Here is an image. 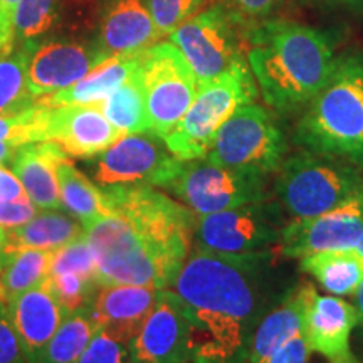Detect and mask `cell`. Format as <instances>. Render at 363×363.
I'll use <instances>...</instances> for the list:
<instances>
[{"instance_id":"6da1fadb","label":"cell","mask_w":363,"mask_h":363,"mask_svg":"<svg viewBox=\"0 0 363 363\" xmlns=\"http://www.w3.org/2000/svg\"><path fill=\"white\" fill-rule=\"evenodd\" d=\"M271 261V252L190 251L172 291L187 315L194 363H249L257 325L279 301Z\"/></svg>"},{"instance_id":"7a4b0ae2","label":"cell","mask_w":363,"mask_h":363,"mask_svg":"<svg viewBox=\"0 0 363 363\" xmlns=\"http://www.w3.org/2000/svg\"><path fill=\"white\" fill-rule=\"evenodd\" d=\"M104 192L110 214L84 224L98 283L170 288L192 251L199 216L152 185Z\"/></svg>"},{"instance_id":"3957f363","label":"cell","mask_w":363,"mask_h":363,"mask_svg":"<svg viewBox=\"0 0 363 363\" xmlns=\"http://www.w3.org/2000/svg\"><path fill=\"white\" fill-rule=\"evenodd\" d=\"M247 43V65L262 98L283 115L306 106L337 61L323 34L291 21H262L249 30Z\"/></svg>"},{"instance_id":"277c9868","label":"cell","mask_w":363,"mask_h":363,"mask_svg":"<svg viewBox=\"0 0 363 363\" xmlns=\"http://www.w3.org/2000/svg\"><path fill=\"white\" fill-rule=\"evenodd\" d=\"M294 143L363 170V52L337 57L299 118Z\"/></svg>"},{"instance_id":"5b68a950","label":"cell","mask_w":363,"mask_h":363,"mask_svg":"<svg viewBox=\"0 0 363 363\" xmlns=\"http://www.w3.org/2000/svg\"><path fill=\"white\" fill-rule=\"evenodd\" d=\"M363 182V170L337 158L299 152L284 158L272 192L293 220L311 219L347 201Z\"/></svg>"},{"instance_id":"8992f818","label":"cell","mask_w":363,"mask_h":363,"mask_svg":"<svg viewBox=\"0 0 363 363\" xmlns=\"http://www.w3.org/2000/svg\"><path fill=\"white\" fill-rule=\"evenodd\" d=\"M257 93L247 59L201 84L187 113L163 138L169 152L182 162L207 157L220 126Z\"/></svg>"},{"instance_id":"52a82bcc","label":"cell","mask_w":363,"mask_h":363,"mask_svg":"<svg viewBox=\"0 0 363 363\" xmlns=\"http://www.w3.org/2000/svg\"><path fill=\"white\" fill-rule=\"evenodd\" d=\"M286 152L284 133L269 111L259 104L247 103L220 126L203 158L227 169L269 177L281 169Z\"/></svg>"},{"instance_id":"ba28073f","label":"cell","mask_w":363,"mask_h":363,"mask_svg":"<svg viewBox=\"0 0 363 363\" xmlns=\"http://www.w3.org/2000/svg\"><path fill=\"white\" fill-rule=\"evenodd\" d=\"M284 217L279 203L267 199L199 216L192 249L227 256L269 252L272 246L281 242V235L288 224Z\"/></svg>"},{"instance_id":"9c48e42d","label":"cell","mask_w":363,"mask_h":363,"mask_svg":"<svg viewBox=\"0 0 363 363\" xmlns=\"http://www.w3.org/2000/svg\"><path fill=\"white\" fill-rule=\"evenodd\" d=\"M266 179L256 172L227 169L197 158L182 162L179 174L165 190L197 216H207L269 199Z\"/></svg>"},{"instance_id":"30bf717a","label":"cell","mask_w":363,"mask_h":363,"mask_svg":"<svg viewBox=\"0 0 363 363\" xmlns=\"http://www.w3.org/2000/svg\"><path fill=\"white\" fill-rule=\"evenodd\" d=\"M150 131L165 138L192 104L199 83L189 62L172 43H157L140 62Z\"/></svg>"},{"instance_id":"8fae6325","label":"cell","mask_w":363,"mask_h":363,"mask_svg":"<svg viewBox=\"0 0 363 363\" xmlns=\"http://www.w3.org/2000/svg\"><path fill=\"white\" fill-rule=\"evenodd\" d=\"M242 26L222 4H217L195 13L170 34V43L189 62L199 86L244 61Z\"/></svg>"},{"instance_id":"7c38bea8","label":"cell","mask_w":363,"mask_h":363,"mask_svg":"<svg viewBox=\"0 0 363 363\" xmlns=\"http://www.w3.org/2000/svg\"><path fill=\"white\" fill-rule=\"evenodd\" d=\"M182 167L160 136L152 131L118 138L110 148L86 163V170L103 187L145 184L167 189Z\"/></svg>"},{"instance_id":"4fadbf2b","label":"cell","mask_w":363,"mask_h":363,"mask_svg":"<svg viewBox=\"0 0 363 363\" xmlns=\"http://www.w3.org/2000/svg\"><path fill=\"white\" fill-rule=\"evenodd\" d=\"M363 235V182L347 201L311 219L288 222L281 254L299 257L326 249H353Z\"/></svg>"},{"instance_id":"5bb4252c","label":"cell","mask_w":363,"mask_h":363,"mask_svg":"<svg viewBox=\"0 0 363 363\" xmlns=\"http://www.w3.org/2000/svg\"><path fill=\"white\" fill-rule=\"evenodd\" d=\"M126 347L128 363H189L192 360L187 315L170 288L160 289L152 313Z\"/></svg>"},{"instance_id":"9a60e30c","label":"cell","mask_w":363,"mask_h":363,"mask_svg":"<svg viewBox=\"0 0 363 363\" xmlns=\"http://www.w3.org/2000/svg\"><path fill=\"white\" fill-rule=\"evenodd\" d=\"M29 44L27 84L35 99L76 84L110 57L99 44L89 45L74 40H29Z\"/></svg>"},{"instance_id":"2e32d148","label":"cell","mask_w":363,"mask_h":363,"mask_svg":"<svg viewBox=\"0 0 363 363\" xmlns=\"http://www.w3.org/2000/svg\"><path fill=\"white\" fill-rule=\"evenodd\" d=\"M158 293L160 289L150 286L99 283L91 296L88 311L98 330L128 345L152 313Z\"/></svg>"},{"instance_id":"e0dca14e","label":"cell","mask_w":363,"mask_h":363,"mask_svg":"<svg viewBox=\"0 0 363 363\" xmlns=\"http://www.w3.org/2000/svg\"><path fill=\"white\" fill-rule=\"evenodd\" d=\"M357 308L333 294H318L313 289L305 315V337L311 352L323 355L330 363L353 357L352 333L357 328Z\"/></svg>"},{"instance_id":"ac0fdd59","label":"cell","mask_w":363,"mask_h":363,"mask_svg":"<svg viewBox=\"0 0 363 363\" xmlns=\"http://www.w3.org/2000/svg\"><path fill=\"white\" fill-rule=\"evenodd\" d=\"M121 136L103 115L99 103L52 106L49 142H56L69 157L93 158Z\"/></svg>"},{"instance_id":"d6986e66","label":"cell","mask_w":363,"mask_h":363,"mask_svg":"<svg viewBox=\"0 0 363 363\" xmlns=\"http://www.w3.org/2000/svg\"><path fill=\"white\" fill-rule=\"evenodd\" d=\"M162 38L147 0L108 2L99 29V48L110 57L142 54Z\"/></svg>"},{"instance_id":"ffe728a7","label":"cell","mask_w":363,"mask_h":363,"mask_svg":"<svg viewBox=\"0 0 363 363\" xmlns=\"http://www.w3.org/2000/svg\"><path fill=\"white\" fill-rule=\"evenodd\" d=\"M7 306L13 330L21 340L27 358L30 363H38L44 348L69 313L59 303L45 281Z\"/></svg>"},{"instance_id":"44dd1931","label":"cell","mask_w":363,"mask_h":363,"mask_svg":"<svg viewBox=\"0 0 363 363\" xmlns=\"http://www.w3.org/2000/svg\"><path fill=\"white\" fill-rule=\"evenodd\" d=\"M69 155L56 142L22 145L11 162V170L27 197L40 211H61L57 167Z\"/></svg>"},{"instance_id":"7402d4cb","label":"cell","mask_w":363,"mask_h":363,"mask_svg":"<svg viewBox=\"0 0 363 363\" xmlns=\"http://www.w3.org/2000/svg\"><path fill=\"white\" fill-rule=\"evenodd\" d=\"M142 54L108 57L76 84L38 99L48 106L101 103L135 74L142 62Z\"/></svg>"},{"instance_id":"603a6c76","label":"cell","mask_w":363,"mask_h":363,"mask_svg":"<svg viewBox=\"0 0 363 363\" xmlns=\"http://www.w3.org/2000/svg\"><path fill=\"white\" fill-rule=\"evenodd\" d=\"M7 254L21 249L57 251L86 235L83 222L67 212L39 211L33 219L6 230Z\"/></svg>"},{"instance_id":"cb8c5ba5","label":"cell","mask_w":363,"mask_h":363,"mask_svg":"<svg viewBox=\"0 0 363 363\" xmlns=\"http://www.w3.org/2000/svg\"><path fill=\"white\" fill-rule=\"evenodd\" d=\"M299 269L308 272L333 296H355L363 283V256L355 249H326L299 257Z\"/></svg>"},{"instance_id":"d4e9b609","label":"cell","mask_w":363,"mask_h":363,"mask_svg":"<svg viewBox=\"0 0 363 363\" xmlns=\"http://www.w3.org/2000/svg\"><path fill=\"white\" fill-rule=\"evenodd\" d=\"M61 211L67 212L84 224L110 214L104 187L91 182L83 172L74 167L71 158L57 167Z\"/></svg>"},{"instance_id":"484cf974","label":"cell","mask_w":363,"mask_h":363,"mask_svg":"<svg viewBox=\"0 0 363 363\" xmlns=\"http://www.w3.org/2000/svg\"><path fill=\"white\" fill-rule=\"evenodd\" d=\"M52 254L40 249H21L7 254L6 266L0 272V289L7 305L48 279Z\"/></svg>"},{"instance_id":"4316f807","label":"cell","mask_w":363,"mask_h":363,"mask_svg":"<svg viewBox=\"0 0 363 363\" xmlns=\"http://www.w3.org/2000/svg\"><path fill=\"white\" fill-rule=\"evenodd\" d=\"M99 108H101L103 115L108 118V121L121 135L150 131L145 93L142 79H140V67L126 83L121 84L115 93L99 103Z\"/></svg>"},{"instance_id":"83f0119b","label":"cell","mask_w":363,"mask_h":363,"mask_svg":"<svg viewBox=\"0 0 363 363\" xmlns=\"http://www.w3.org/2000/svg\"><path fill=\"white\" fill-rule=\"evenodd\" d=\"M96 333L98 326L88 308L71 313L44 348L38 363H78Z\"/></svg>"},{"instance_id":"f1b7e54d","label":"cell","mask_w":363,"mask_h":363,"mask_svg":"<svg viewBox=\"0 0 363 363\" xmlns=\"http://www.w3.org/2000/svg\"><path fill=\"white\" fill-rule=\"evenodd\" d=\"M30 44L0 56V115L24 111L38 101L27 84V59Z\"/></svg>"},{"instance_id":"f546056e","label":"cell","mask_w":363,"mask_h":363,"mask_svg":"<svg viewBox=\"0 0 363 363\" xmlns=\"http://www.w3.org/2000/svg\"><path fill=\"white\" fill-rule=\"evenodd\" d=\"M52 106L35 101L24 111L0 115V143L22 147L51 140Z\"/></svg>"},{"instance_id":"4dcf8cb0","label":"cell","mask_w":363,"mask_h":363,"mask_svg":"<svg viewBox=\"0 0 363 363\" xmlns=\"http://www.w3.org/2000/svg\"><path fill=\"white\" fill-rule=\"evenodd\" d=\"M59 0H21L13 16L16 40L29 43L48 34L57 22Z\"/></svg>"},{"instance_id":"1f68e13d","label":"cell","mask_w":363,"mask_h":363,"mask_svg":"<svg viewBox=\"0 0 363 363\" xmlns=\"http://www.w3.org/2000/svg\"><path fill=\"white\" fill-rule=\"evenodd\" d=\"M45 283L52 289L66 311L74 313L88 308L91 296H93L94 289L99 284L96 279L84 278L81 274L74 272H61V274H49Z\"/></svg>"},{"instance_id":"d6a6232c","label":"cell","mask_w":363,"mask_h":363,"mask_svg":"<svg viewBox=\"0 0 363 363\" xmlns=\"http://www.w3.org/2000/svg\"><path fill=\"white\" fill-rule=\"evenodd\" d=\"M61 272H74L84 278L96 279V261L86 235L54 251L49 274H61Z\"/></svg>"},{"instance_id":"836d02e7","label":"cell","mask_w":363,"mask_h":363,"mask_svg":"<svg viewBox=\"0 0 363 363\" xmlns=\"http://www.w3.org/2000/svg\"><path fill=\"white\" fill-rule=\"evenodd\" d=\"M158 30L170 35L190 17L202 11L206 0H147Z\"/></svg>"},{"instance_id":"e575fe53","label":"cell","mask_w":363,"mask_h":363,"mask_svg":"<svg viewBox=\"0 0 363 363\" xmlns=\"http://www.w3.org/2000/svg\"><path fill=\"white\" fill-rule=\"evenodd\" d=\"M78 363H128V347L106 331L98 330Z\"/></svg>"},{"instance_id":"d590c367","label":"cell","mask_w":363,"mask_h":363,"mask_svg":"<svg viewBox=\"0 0 363 363\" xmlns=\"http://www.w3.org/2000/svg\"><path fill=\"white\" fill-rule=\"evenodd\" d=\"M0 363H30L13 330L7 303L0 301Z\"/></svg>"},{"instance_id":"8d00e7d4","label":"cell","mask_w":363,"mask_h":363,"mask_svg":"<svg viewBox=\"0 0 363 363\" xmlns=\"http://www.w3.org/2000/svg\"><path fill=\"white\" fill-rule=\"evenodd\" d=\"M281 2L283 0H220L222 6L242 24L266 19Z\"/></svg>"},{"instance_id":"74e56055","label":"cell","mask_w":363,"mask_h":363,"mask_svg":"<svg viewBox=\"0 0 363 363\" xmlns=\"http://www.w3.org/2000/svg\"><path fill=\"white\" fill-rule=\"evenodd\" d=\"M311 350L308 347L305 328L299 333L293 335L288 342H284L279 348H276L269 357H266L261 363H308L310 362Z\"/></svg>"},{"instance_id":"f35d334b","label":"cell","mask_w":363,"mask_h":363,"mask_svg":"<svg viewBox=\"0 0 363 363\" xmlns=\"http://www.w3.org/2000/svg\"><path fill=\"white\" fill-rule=\"evenodd\" d=\"M38 208L30 199H13V201H0V227L4 230L19 227L29 222L38 214Z\"/></svg>"},{"instance_id":"ab89813d","label":"cell","mask_w":363,"mask_h":363,"mask_svg":"<svg viewBox=\"0 0 363 363\" xmlns=\"http://www.w3.org/2000/svg\"><path fill=\"white\" fill-rule=\"evenodd\" d=\"M13 199H27L26 190L11 169L0 165V201Z\"/></svg>"},{"instance_id":"60d3db41","label":"cell","mask_w":363,"mask_h":363,"mask_svg":"<svg viewBox=\"0 0 363 363\" xmlns=\"http://www.w3.org/2000/svg\"><path fill=\"white\" fill-rule=\"evenodd\" d=\"M13 43H16L13 26L12 22L6 17V13H4L2 2H0V56L12 52Z\"/></svg>"},{"instance_id":"b9f144b4","label":"cell","mask_w":363,"mask_h":363,"mask_svg":"<svg viewBox=\"0 0 363 363\" xmlns=\"http://www.w3.org/2000/svg\"><path fill=\"white\" fill-rule=\"evenodd\" d=\"M355 308H357V315H358V321H357V333H358V340L363 345V283L360 284V288L357 289L355 293Z\"/></svg>"},{"instance_id":"7bdbcfd3","label":"cell","mask_w":363,"mask_h":363,"mask_svg":"<svg viewBox=\"0 0 363 363\" xmlns=\"http://www.w3.org/2000/svg\"><path fill=\"white\" fill-rule=\"evenodd\" d=\"M17 150H19V147H12V145L0 143V165H4V167L11 165L12 158L16 157Z\"/></svg>"},{"instance_id":"ee69618b","label":"cell","mask_w":363,"mask_h":363,"mask_svg":"<svg viewBox=\"0 0 363 363\" xmlns=\"http://www.w3.org/2000/svg\"><path fill=\"white\" fill-rule=\"evenodd\" d=\"M0 2H2L4 13H6V17L12 22V26H13V16H16V11H17V7H19L21 0H0Z\"/></svg>"},{"instance_id":"f6af8a7d","label":"cell","mask_w":363,"mask_h":363,"mask_svg":"<svg viewBox=\"0 0 363 363\" xmlns=\"http://www.w3.org/2000/svg\"><path fill=\"white\" fill-rule=\"evenodd\" d=\"M7 261V235L6 230L0 227V272H2L4 266H6Z\"/></svg>"},{"instance_id":"bcb514c9","label":"cell","mask_w":363,"mask_h":363,"mask_svg":"<svg viewBox=\"0 0 363 363\" xmlns=\"http://www.w3.org/2000/svg\"><path fill=\"white\" fill-rule=\"evenodd\" d=\"M328 2L340 4V6H348V7H363V0H328Z\"/></svg>"},{"instance_id":"7dc6e473","label":"cell","mask_w":363,"mask_h":363,"mask_svg":"<svg viewBox=\"0 0 363 363\" xmlns=\"http://www.w3.org/2000/svg\"><path fill=\"white\" fill-rule=\"evenodd\" d=\"M338 363H363V358H358V357L353 355L352 358H348V360H345V362H338Z\"/></svg>"},{"instance_id":"c3c4849f","label":"cell","mask_w":363,"mask_h":363,"mask_svg":"<svg viewBox=\"0 0 363 363\" xmlns=\"http://www.w3.org/2000/svg\"><path fill=\"white\" fill-rule=\"evenodd\" d=\"M353 249H355V251H358L363 256V235L360 238V240H358V242H357V246L353 247Z\"/></svg>"},{"instance_id":"681fc988","label":"cell","mask_w":363,"mask_h":363,"mask_svg":"<svg viewBox=\"0 0 363 363\" xmlns=\"http://www.w3.org/2000/svg\"><path fill=\"white\" fill-rule=\"evenodd\" d=\"M0 301H4V303H6V298H4V294H2V289H0Z\"/></svg>"}]
</instances>
